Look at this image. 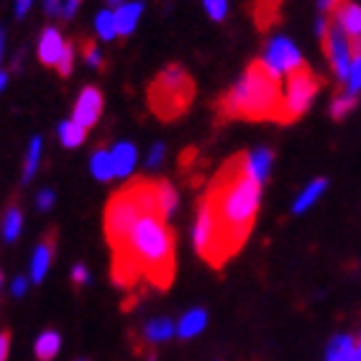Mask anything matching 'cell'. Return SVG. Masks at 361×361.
Here are the masks:
<instances>
[{
	"instance_id": "1",
	"label": "cell",
	"mask_w": 361,
	"mask_h": 361,
	"mask_svg": "<svg viewBox=\"0 0 361 361\" xmlns=\"http://www.w3.org/2000/svg\"><path fill=\"white\" fill-rule=\"evenodd\" d=\"M205 197H208L218 223L223 257L228 259L231 254L241 249V243L246 241L251 226L257 221L262 185H257L243 172L241 159H233L218 174V180L213 182V188L208 190Z\"/></svg>"
},
{
	"instance_id": "2",
	"label": "cell",
	"mask_w": 361,
	"mask_h": 361,
	"mask_svg": "<svg viewBox=\"0 0 361 361\" xmlns=\"http://www.w3.org/2000/svg\"><path fill=\"white\" fill-rule=\"evenodd\" d=\"M116 279L146 277L157 287H167L174 271V236L167 221L157 213H144L133 223L126 241L113 249Z\"/></svg>"
},
{
	"instance_id": "3",
	"label": "cell",
	"mask_w": 361,
	"mask_h": 361,
	"mask_svg": "<svg viewBox=\"0 0 361 361\" xmlns=\"http://www.w3.org/2000/svg\"><path fill=\"white\" fill-rule=\"evenodd\" d=\"M279 103H282L279 80L271 77L259 62H254L241 75V80L221 97V111L226 118L277 121Z\"/></svg>"
},
{
	"instance_id": "4",
	"label": "cell",
	"mask_w": 361,
	"mask_h": 361,
	"mask_svg": "<svg viewBox=\"0 0 361 361\" xmlns=\"http://www.w3.org/2000/svg\"><path fill=\"white\" fill-rule=\"evenodd\" d=\"M190 100H192V80L177 64H169L167 70H161L149 90L152 111L159 118L180 116L182 111H188Z\"/></svg>"
},
{
	"instance_id": "5",
	"label": "cell",
	"mask_w": 361,
	"mask_h": 361,
	"mask_svg": "<svg viewBox=\"0 0 361 361\" xmlns=\"http://www.w3.org/2000/svg\"><path fill=\"white\" fill-rule=\"evenodd\" d=\"M320 92V80L307 70V67H300L292 75H287L285 92H282V103H279V123H292L298 121L300 116H305L310 111L313 100Z\"/></svg>"
},
{
	"instance_id": "6",
	"label": "cell",
	"mask_w": 361,
	"mask_h": 361,
	"mask_svg": "<svg viewBox=\"0 0 361 361\" xmlns=\"http://www.w3.org/2000/svg\"><path fill=\"white\" fill-rule=\"evenodd\" d=\"M192 243L195 249H197V254L202 259H208L213 267H221L226 262L221 246V233H218V223L216 216H213L208 197H202L200 205H197V218H195V226H192Z\"/></svg>"
},
{
	"instance_id": "7",
	"label": "cell",
	"mask_w": 361,
	"mask_h": 361,
	"mask_svg": "<svg viewBox=\"0 0 361 361\" xmlns=\"http://www.w3.org/2000/svg\"><path fill=\"white\" fill-rule=\"evenodd\" d=\"M259 64H262L271 77L285 80V77L292 75L295 70L305 67V59H302L300 49L295 47L292 39H287V36H274V39L267 44L264 54H262Z\"/></svg>"
},
{
	"instance_id": "8",
	"label": "cell",
	"mask_w": 361,
	"mask_h": 361,
	"mask_svg": "<svg viewBox=\"0 0 361 361\" xmlns=\"http://www.w3.org/2000/svg\"><path fill=\"white\" fill-rule=\"evenodd\" d=\"M323 51H326L328 62L334 67V75L338 77V82H346L348 67H351V59H354V44L348 39L338 26H331L328 34L323 36Z\"/></svg>"
},
{
	"instance_id": "9",
	"label": "cell",
	"mask_w": 361,
	"mask_h": 361,
	"mask_svg": "<svg viewBox=\"0 0 361 361\" xmlns=\"http://www.w3.org/2000/svg\"><path fill=\"white\" fill-rule=\"evenodd\" d=\"M100 113H103V92L87 85L80 90L77 95V103H75V111H72V121L80 123L82 128H92L100 118Z\"/></svg>"
},
{
	"instance_id": "10",
	"label": "cell",
	"mask_w": 361,
	"mask_h": 361,
	"mask_svg": "<svg viewBox=\"0 0 361 361\" xmlns=\"http://www.w3.org/2000/svg\"><path fill=\"white\" fill-rule=\"evenodd\" d=\"M336 26L351 39L354 51H361V6L354 0H341V6L334 11Z\"/></svg>"
},
{
	"instance_id": "11",
	"label": "cell",
	"mask_w": 361,
	"mask_h": 361,
	"mask_svg": "<svg viewBox=\"0 0 361 361\" xmlns=\"http://www.w3.org/2000/svg\"><path fill=\"white\" fill-rule=\"evenodd\" d=\"M271 164H274V154H271V149H264V146H262V149H254V152H249L241 159L243 172L249 174L257 185H264V182L269 180Z\"/></svg>"
},
{
	"instance_id": "12",
	"label": "cell",
	"mask_w": 361,
	"mask_h": 361,
	"mask_svg": "<svg viewBox=\"0 0 361 361\" xmlns=\"http://www.w3.org/2000/svg\"><path fill=\"white\" fill-rule=\"evenodd\" d=\"M64 36L59 34V28L54 26H47L39 36V49H36V54H39V62L47 64V67H56L59 62V56H62V49H64Z\"/></svg>"
},
{
	"instance_id": "13",
	"label": "cell",
	"mask_w": 361,
	"mask_h": 361,
	"mask_svg": "<svg viewBox=\"0 0 361 361\" xmlns=\"http://www.w3.org/2000/svg\"><path fill=\"white\" fill-rule=\"evenodd\" d=\"M154 185V210H157V216L169 221V218L177 213V205H180V192L174 190L172 182H152Z\"/></svg>"
},
{
	"instance_id": "14",
	"label": "cell",
	"mask_w": 361,
	"mask_h": 361,
	"mask_svg": "<svg viewBox=\"0 0 361 361\" xmlns=\"http://www.w3.org/2000/svg\"><path fill=\"white\" fill-rule=\"evenodd\" d=\"M111 157H113V169H116V177H118V180L131 177L136 164H139V152H136V146H133L131 141H118V144L111 149Z\"/></svg>"
},
{
	"instance_id": "15",
	"label": "cell",
	"mask_w": 361,
	"mask_h": 361,
	"mask_svg": "<svg viewBox=\"0 0 361 361\" xmlns=\"http://www.w3.org/2000/svg\"><path fill=\"white\" fill-rule=\"evenodd\" d=\"M51 259H54V246H51V241H42L39 246L34 249V254H31V264H28V279L34 282V285H42L44 279H47L49 274V267H51Z\"/></svg>"
},
{
	"instance_id": "16",
	"label": "cell",
	"mask_w": 361,
	"mask_h": 361,
	"mask_svg": "<svg viewBox=\"0 0 361 361\" xmlns=\"http://www.w3.org/2000/svg\"><path fill=\"white\" fill-rule=\"evenodd\" d=\"M113 13H116V31H118V36H131L136 31V26H139L141 13H144V3H139V0L128 3L126 0L123 6L116 8Z\"/></svg>"
},
{
	"instance_id": "17",
	"label": "cell",
	"mask_w": 361,
	"mask_h": 361,
	"mask_svg": "<svg viewBox=\"0 0 361 361\" xmlns=\"http://www.w3.org/2000/svg\"><path fill=\"white\" fill-rule=\"evenodd\" d=\"M354 354H356V338L354 336L338 334L328 341L323 361H354Z\"/></svg>"
},
{
	"instance_id": "18",
	"label": "cell",
	"mask_w": 361,
	"mask_h": 361,
	"mask_svg": "<svg viewBox=\"0 0 361 361\" xmlns=\"http://www.w3.org/2000/svg\"><path fill=\"white\" fill-rule=\"evenodd\" d=\"M326 190H328V180H323V177L313 180L305 190H300V195L295 197V202H292V213H295V216L307 213V210L313 208L315 202L320 200V195L326 192Z\"/></svg>"
},
{
	"instance_id": "19",
	"label": "cell",
	"mask_w": 361,
	"mask_h": 361,
	"mask_svg": "<svg viewBox=\"0 0 361 361\" xmlns=\"http://www.w3.org/2000/svg\"><path fill=\"white\" fill-rule=\"evenodd\" d=\"M205 326H208V313L202 307H192L177 323V336L180 338H195V336H200L205 331Z\"/></svg>"
},
{
	"instance_id": "20",
	"label": "cell",
	"mask_w": 361,
	"mask_h": 361,
	"mask_svg": "<svg viewBox=\"0 0 361 361\" xmlns=\"http://www.w3.org/2000/svg\"><path fill=\"white\" fill-rule=\"evenodd\" d=\"M174 334H177V323H174L172 318H154V320H149L144 328V338L149 341V343H164V341H169Z\"/></svg>"
},
{
	"instance_id": "21",
	"label": "cell",
	"mask_w": 361,
	"mask_h": 361,
	"mask_svg": "<svg viewBox=\"0 0 361 361\" xmlns=\"http://www.w3.org/2000/svg\"><path fill=\"white\" fill-rule=\"evenodd\" d=\"M90 174L97 182H111L116 177V169H113V157L111 149H97L90 157Z\"/></svg>"
},
{
	"instance_id": "22",
	"label": "cell",
	"mask_w": 361,
	"mask_h": 361,
	"mask_svg": "<svg viewBox=\"0 0 361 361\" xmlns=\"http://www.w3.org/2000/svg\"><path fill=\"white\" fill-rule=\"evenodd\" d=\"M23 231V213L18 205H11L6 210V216H3V223H0V233H3V241L6 243H13L18 241Z\"/></svg>"
},
{
	"instance_id": "23",
	"label": "cell",
	"mask_w": 361,
	"mask_h": 361,
	"mask_svg": "<svg viewBox=\"0 0 361 361\" xmlns=\"http://www.w3.org/2000/svg\"><path fill=\"white\" fill-rule=\"evenodd\" d=\"M56 136H59V141H62L64 149H77V146H82L85 139H87V128H82V126L75 123L72 118H67V121L59 123Z\"/></svg>"
},
{
	"instance_id": "24",
	"label": "cell",
	"mask_w": 361,
	"mask_h": 361,
	"mask_svg": "<svg viewBox=\"0 0 361 361\" xmlns=\"http://www.w3.org/2000/svg\"><path fill=\"white\" fill-rule=\"evenodd\" d=\"M59 348H62V336L56 331H44L34 343V354L39 361H51L59 354Z\"/></svg>"
},
{
	"instance_id": "25",
	"label": "cell",
	"mask_w": 361,
	"mask_h": 361,
	"mask_svg": "<svg viewBox=\"0 0 361 361\" xmlns=\"http://www.w3.org/2000/svg\"><path fill=\"white\" fill-rule=\"evenodd\" d=\"M42 152H44V141H42V136H34V139L28 141L26 159H23V172H21L23 185L34 180L36 172H39V161H42Z\"/></svg>"
},
{
	"instance_id": "26",
	"label": "cell",
	"mask_w": 361,
	"mask_h": 361,
	"mask_svg": "<svg viewBox=\"0 0 361 361\" xmlns=\"http://www.w3.org/2000/svg\"><path fill=\"white\" fill-rule=\"evenodd\" d=\"M95 31H97V39H100V42H113V39L118 36L113 8H103V11L95 16Z\"/></svg>"
},
{
	"instance_id": "27",
	"label": "cell",
	"mask_w": 361,
	"mask_h": 361,
	"mask_svg": "<svg viewBox=\"0 0 361 361\" xmlns=\"http://www.w3.org/2000/svg\"><path fill=\"white\" fill-rule=\"evenodd\" d=\"M356 103H359V100H356V95H351V92H346V90L338 92V95L331 100V116H334L336 121H343L348 113L356 108Z\"/></svg>"
},
{
	"instance_id": "28",
	"label": "cell",
	"mask_w": 361,
	"mask_h": 361,
	"mask_svg": "<svg viewBox=\"0 0 361 361\" xmlns=\"http://www.w3.org/2000/svg\"><path fill=\"white\" fill-rule=\"evenodd\" d=\"M346 92L351 95H359L361 92V51H356L354 59H351V67H348V77H346Z\"/></svg>"
},
{
	"instance_id": "29",
	"label": "cell",
	"mask_w": 361,
	"mask_h": 361,
	"mask_svg": "<svg viewBox=\"0 0 361 361\" xmlns=\"http://www.w3.org/2000/svg\"><path fill=\"white\" fill-rule=\"evenodd\" d=\"M72 70H75V47H72V44H64L62 56H59V62H56V72L62 77H70Z\"/></svg>"
},
{
	"instance_id": "30",
	"label": "cell",
	"mask_w": 361,
	"mask_h": 361,
	"mask_svg": "<svg viewBox=\"0 0 361 361\" xmlns=\"http://www.w3.org/2000/svg\"><path fill=\"white\" fill-rule=\"evenodd\" d=\"M202 8L213 21H223L228 16V0H202Z\"/></svg>"
},
{
	"instance_id": "31",
	"label": "cell",
	"mask_w": 361,
	"mask_h": 361,
	"mask_svg": "<svg viewBox=\"0 0 361 361\" xmlns=\"http://www.w3.org/2000/svg\"><path fill=\"white\" fill-rule=\"evenodd\" d=\"M164 157H167V146L161 144V141H157V144H152V149H149V154H146V164L149 167H159L161 161H164Z\"/></svg>"
},
{
	"instance_id": "32",
	"label": "cell",
	"mask_w": 361,
	"mask_h": 361,
	"mask_svg": "<svg viewBox=\"0 0 361 361\" xmlns=\"http://www.w3.org/2000/svg\"><path fill=\"white\" fill-rule=\"evenodd\" d=\"M85 62L90 67H103V54H100L97 44H85Z\"/></svg>"
},
{
	"instance_id": "33",
	"label": "cell",
	"mask_w": 361,
	"mask_h": 361,
	"mask_svg": "<svg viewBox=\"0 0 361 361\" xmlns=\"http://www.w3.org/2000/svg\"><path fill=\"white\" fill-rule=\"evenodd\" d=\"M54 200H56L54 190H49V188L39 190V195H36V205H39V210H49L51 205H54Z\"/></svg>"
},
{
	"instance_id": "34",
	"label": "cell",
	"mask_w": 361,
	"mask_h": 361,
	"mask_svg": "<svg viewBox=\"0 0 361 361\" xmlns=\"http://www.w3.org/2000/svg\"><path fill=\"white\" fill-rule=\"evenodd\" d=\"M72 282L75 285H90V271L85 264H75L72 267Z\"/></svg>"
},
{
	"instance_id": "35",
	"label": "cell",
	"mask_w": 361,
	"mask_h": 361,
	"mask_svg": "<svg viewBox=\"0 0 361 361\" xmlns=\"http://www.w3.org/2000/svg\"><path fill=\"white\" fill-rule=\"evenodd\" d=\"M28 290V277H16L13 282H11V295L13 298H23Z\"/></svg>"
},
{
	"instance_id": "36",
	"label": "cell",
	"mask_w": 361,
	"mask_h": 361,
	"mask_svg": "<svg viewBox=\"0 0 361 361\" xmlns=\"http://www.w3.org/2000/svg\"><path fill=\"white\" fill-rule=\"evenodd\" d=\"M82 0H62V16L64 18H75V13L80 11Z\"/></svg>"
},
{
	"instance_id": "37",
	"label": "cell",
	"mask_w": 361,
	"mask_h": 361,
	"mask_svg": "<svg viewBox=\"0 0 361 361\" xmlns=\"http://www.w3.org/2000/svg\"><path fill=\"white\" fill-rule=\"evenodd\" d=\"M338 6H341V0H318L320 16H331Z\"/></svg>"
},
{
	"instance_id": "38",
	"label": "cell",
	"mask_w": 361,
	"mask_h": 361,
	"mask_svg": "<svg viewBox=\"0 0 361 361\" xmlns=\"http://www.w3.org/2000/svg\"><path fill=\"white\" fill-rule=\"evenodd\" d=\"M8 354H11V334H0V361H8Z\"/></svg>"
},
{
	"instance_id": "39",
	"label": "cell",
	"mask_w": 361,
	"mask_h": 361,
	"mask_svg": "<svg viewBox=\"0 0 361 361\" xmlns=\"http://www.w3.org/2000/svg\"><path fill=\"white\" fill-rule=\"evenodd\" d=\"M31 6H34V0H16V18H26L28 11H31Z\"/></svg>"
},
{
	"instance_id": "40",
	"label": "cell",
	"mask_w": 361,
	"mask_h": 361,
	"mask_svg": "<svg viewBox=\"0 0 361 361\" xmlns=\"http://www.w3.org/2000/svg\"><path fill=\"white\" fill-rule=\"evenodd\" d=\"M44 11L49 16H59L62 13V0H44Z\"/></svg>"
},
{
	"instance_id": "41",
	"label": "cell",
	"mask_w": 361,
	"mask_h": 361,
	"mask_svg": "<svg viewBox=\"0 0 361 361\" xmlns=\"http://www.w3.org/2000/svg\"><path fill=\"white\" fill-rule=\"evenodd\" d=\"M328 28H331V21H328V16H320L318 23H315V34H318V39H323V36L328 34Z\"/></svg>"
},
{
	"instance_id": "42",
	"label": "cell",
	"mask_w": 361,
	"mask_h": 361,
	"mask_svg": "<svg viewBox=\"0 0 361 361\" xmlns=\"http://www.w3.org/2000/svg\"><path fill=\"white\" fill-rule=\"evenodd\" d=\"M8 82H11V72H6V70H0V92H6Z\"/></svg>"
},
{
	"instance_id": "43",
	"label": "cell",
	"mask_w": 361,
	"mask_h": 361,
	"mask_svg": "<svg viewBox=\"0 0 361 361\" xmlns=\"http://www.w3.org/2000/svg\"><path fill=\"white\" fill-rule=\"evenodd\" d=\"M3 54H6V31L0 28V64H3Z\"/></svg>"
},
{
	"instance_id": "44",
	"label": "cell",
	"mask_w": 361,
	"mask_h": 361,
	"mask_svg": "<svg viewBox=\"0 0 361 361\" xmlns=\"http://www.w3.org/2000/svg\"><path fill=\"white\" fill-rule=\"evenodd\" d=\"M354 361H361V334L356 338V354H354Z\"/></svg>"
},
{
	"instance_id": "45",
	"label": "cell",
	"mask_w": 361,
	"mask_h": 361,
	"mask_svg": "<svg viewBox=\"0 0 361 361\" xmlns=\"http://www.w3.org/2000/svg\"><path fill=\"white\" fill-rule=\"evenodd\" d=\"M123 3H126V0H108V8H113V11H116V8H121Z\"/></svg>"
},
{
	"instance_id": "46",
	"label": "cell",
	"mask_w": 361,
	"mask_h": 361,
	"mask_svg": "<svg viewBox=\"0 0 361 361\" xmlns=\"http://www.w3.org/2000/svg\"><path fill=\"white\" fill-rule=\"evenodd\" d=\"M0 290H3V271H0Z\"/></svg>"
},
{
	"instance_id": "47",
	"label": "cell",
	"mask_w": 361,
	"mask_h": 361,
	"mask_svg": "<svg viewBox=\"0 0 361 361\" xmlns=\"http://www.w3.org/2000/svg\"><path fill=\"white\" fill-rule=\"evenodd\" d=\"M82 361H85V359H82Z\"/></svg>"
}]
</instances>
